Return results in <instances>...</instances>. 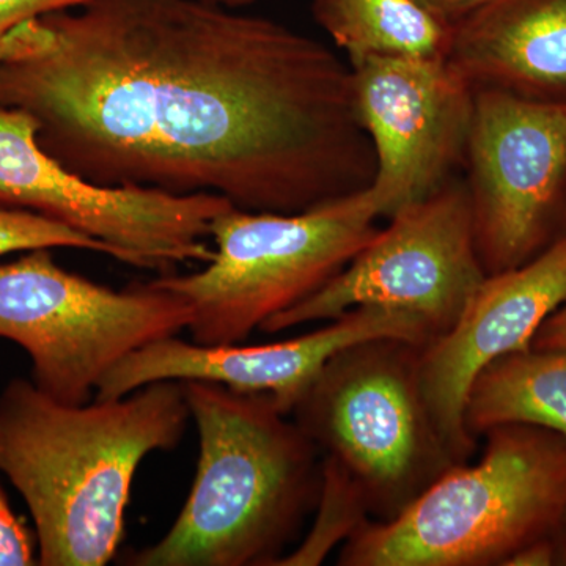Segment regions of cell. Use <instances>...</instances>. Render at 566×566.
<instances>
[{
    "label": "cell",
    "mask_w": 566,
    "mask_h": 566,
    "mask_svg": "<svg viewBox=\"0 0 566 566\" xmlns=\"http://www.w3.org/2000/svg\"><path fill=\"white\" fill-rule=\"evenodd\" d=\"M312 13L346 61L444 59L453 28L417 0H312Z\"/></svg>",
    "instance_id": "obj_16"
},
{
    "label": "cell",
    "mask_w": 566,
    "mask_h": 566,
    "mask_svg": "<svg viewBox=\"0 0 566 566\" xmlns=\"http://www.w3.org/2000/svg\"><path fill=\"white\" fill-rule=\"evenodd\" d=\"M447 59L475 88L566 99V0H490L453 28Z\"/></svg>",
    "instance_id": "obj_14"
},
{
    "label": "cell",
    "mask_w": 566,
    "mask_h": 566,
    "mask_svg": "<svg viewBox=\"0 0 566 566\" xmlns=\"http://www.w3.org/2000/svg\"><path fill=\"white\" fill-rule=\"evenodd\" d=\"M0 107L102 186L293 214L370 188L353 71L322 41L203 0H87L0 39Z\"/></svg>",
    "instance_id": "obj_1"
},
{
    "label": "cell",
    "mask_w": 566,
    "mask_h": 566,
    "mask_svg": "<svg viewBox=\"0 0 566 566\" xmlns=\"http://www.w3.org/2000/svg\"><path fill=\"white\" fill-rule=\"evenodd\" d=\"M39 565L35 532L11 509L0 485V566Z\"/></svg>",
    "instance_id": "obj_19"
},
{
    "label": "cell",
    "mask_w": 566,
    "mask_h": 566,
    "mask_svg": "<svg viewBox=\"0 0 566 566\" xmlns=\"http://www.w3.org/2000/svg\"><path fill=\"white\" fill-rule=\"evenodd\" d=\"M348 63L357 115L375 151L368 189L389 218L438 191L465 163L475 87L447 57Z\"/></svg>",
    "instance_id": "obj_11"
},
{
    "label": "cell",
    "mask_w": 566,
    "mask_h": 566,
    "mask_svg": "<svg viewBox=\"0 0 566 566\" xmlns=\"http://www.w3.org/2000/svg\"><path fill=\"white\" fill-rule=\"evenodd\" d=\"M36 132L28 112L0 107V208L69 226L106 245L112 259L140 270L210 262L212 222L233 207L229 200L95 185L48 155Z\"/></svg>",
    "instance_id": "obj_8"
},
{
    "label": "cell",
    "mask_w": 566,
    "mask_h": 566,
    "mask_svg": "<svg viewBox=\"0 0 566 566\" xmlns=\"http://www.w3.org/2000/svg\"><path fill=\"white\" fill-rule=\"evenodd\" d=\"M389 219L333 281L259 331L279 334L331 322L359 305H379L420 316L433 340L449 333L486 277L476 253L468 186L447 181Z\"/></svg>",
    "instance_id": "obj_9"
},
{
    "label": "cell",
    "mask_w": 566,
    "mask_h": 566,
    "mask_svg": "<svg viewBox=\"0 0 566 566\" xmlns=\"http://www.w3.org/2000/svg\"><path fill=\"white\" fill-rule=\"evenodd\" d=\"M378 218L368 188L293 214L232 207L212 222L202 271L153 283L191 304L193 344H241L340 274L379 232Z\"/></svg>",
    "instance_id": "obj_6"
},
{
    "label": "cell",
    "mask_w": 566,
    "mask_h": 566,
    "mask_svg": "<svg viewBox=\"0 0 566 566\" xmlns=\"http://www.w3.org/2000/svg\"><path fill=\"white\" fill-rule=\"evenodd\" d=\"M203 2L214 3V6L226 7V9L240 10L252 6L256 0H203Z\"/></svg>",
    "instance_id": "obj_25"
},
{
    "label": "cell",
    "mask_w": 566,
    "mask_h": 566,
    "mask_svg": "<svg viewBox=\"0 0 566 566\" xmlns=\"http://www.w3.org/2000/svg\"><path fill=\"white\" fill-rule=\"evenodd\" d=\"M316 520L303 545L279 565H319L342 539H348L368 517L363 494L340 465L323 458V485Z\"/></svg>",
    "instance_id": "obj_17"
},
{
    "label": "cell",
    "mask_w": 566,
    "mask_h": 566,
    "mask_svg": "<svg viewBox=\"0 0 566 566\" xmlns=\"http://www.w3.org/2000/svg\"><path fill=\"white\" fill-rule=\"evenodd\" d=\"M35 249H81L109 255V249L87 234L31 211L0 208V256Z\"/></svg>",
    "instance_id": "obj_18"
},
{
    "label": "cell",
    "mask_w": 566,
    "mask_h": 566,
    "mask_svg": "<svg viewBox=\"0 0 566 566\" xmlns=\"http://www.w3.org/2000/svg\"><path fill=\"white\" fill-rule=\"evenodd\" d=\"M556 565V545L553 536L539 538L521 547L504 566H553Z\"/></svg>",
    "instance_id": "obj_23"
},
{
    "label": "cell",
    "mask_w": 566,
    "mask_h": 566,
    "mask_svg": "<svg viewBox=\"0 0 566 566\" xmlns=\"http://www.w3.org/2000/svg\"><path fill=\"white\" fill-rule=\"evenodd\" d=\"M199 461L180 515L134 566H275L318 505L323 455L268 394L181 381Z\"/></svg>",
    "instance_id": "obj_3"
},
{
    "label": "cell",
    "mask_w": 566,
    "mask_h": 566,
    "mask_svg": "<svg viewBox=\"0 0 566 566\" xmlns=\"http://www.w3.org/2000/svg\"><path fill=\"white\" fill-rule=\"evenodd\" d=\"M504 423L535 424L566 438L565 352L528 348L480 371L465 400V430L476 439Z\"/></svg>",
    "instance_id": "obj_15"
},
{
    "label": "cell",
    "mask_w": 566,
    "mask_h": 566,
    "mask_svg": "<svg viewBox=\"0 0 566 566\" xmlns=\"http://www.w3.org/2000/svg\"><path fill=\"white\" fill-rule=\"evenodd\" d=\"M189 420L181 381L74 406L11 379L0 394V472L31 512L39 565L109 564L137 469L180 444Z\"/></svg>",
    "instance_id": "obj_2"
},
{
    "label": "cell",
    "mask_w": 566,
    "mask_h": 566,
    "mask_svg": "<svg viewBox=\"0 0 566 566\" xmlns=\"http://www.w3.org/2000/svg\"><path fill=\"white\" fill-rule=\"evenodd\" d=\"M556 545V565L566 566V524L553 535Z\"/></svg>",
    "instance_id": "obj_24"
},
{
    "label": "cell",
    "mask_w": 566,
    "mask_h": 566,
    "mask_svg": "<svg viewBox=\"0 0 566 566\" xmlns=\"http://www.w3.org/2000/svg\"><path fill=\"white\" fill-rule=\"evenodd\" d=\"M566 301V234L516 270L486 275L449 333L422 346L424 403L457 464L469 463L476 439L464 427L469 390L488 364L531 348L536 331Z\"/></svg>",
    "instance_id": "obj_13"
},
{
    "label": "cell",
    "mask_w": 566,
    "mask_h": 566,
    "mask_svg": "<svg viewBox=\"0 0 566 566\" xmlns=\"http://www.w3.org/2000/svg\"><path fill=\"white\" fill-rule=\"evenodd\" d=\"M531 348L566 353V301L538 327Z\"/></svg>",
    "instance_id": "obj_21"
},
{
    "label": "cell",
    "mask_w": 566,
    "mask_h": 566,
    "mask_svg": "<svg viewBox=\"0 0 566 566\" xmlns=\"http://www.w3.org/2000/svg\"><path fill=\"white\" fill-rule=\"evenodd\" d=\"M424 9L431 11L439 20L455 28L458 22L474 13L490 0H417Z\"/></svg>",
    "instance_id": "obj_22"
},
{
    "label": "cell",
    "mask_w": 566,
    "mask_h": 566,
    "mask_svg": "<svg viewBox=\"0 0 566 566\" xmlns=\"http://www.w3.org/2000/svg\"><path fill=\"white\" fill-rule=\"evenodd\" d=\"M87 0H0V39L21 22L51 13L80 7Z\"/></svg>",
    "instance_id": "obj_20"
},
{
    "label": "cell",
    "mask_w": 566,
    "mask_h": 566,
    "mask_svg": "<svg viewBox=\"0 0 566 566\" xmlns=\"http://www.w3.org/2000/svg\"><path fill=\"white\" fill-rule=\"evenodd\" d=\"M371 338L424 346L433 335L420 316L379 305H359L314 333L270 345H199L172 335L128 354L104 376L95 398L123 397L156 381L199 379L268 394L290 416L335 353Z\"/></svg>",
    "instance_id": "obj_12"
},
{
    "label": "cell",
    "mask_w": 566,
    "mask_h": 566,
    "mask_svg": "<svg viewBox=\"0 0 566 566\" xmlns=\"http://www.w3.org/2000/svg\"><path fill=\"white\" fill-rule=\"evenodd\" d=\"M192 318L180 294L153 281L112 290L66 271L51 249L0 264V338L29 354L31 381L61 403H88L128 354L180 334Z\"/></svg>",
    "instance_id": "obj_7"
},
{
    "label": "cell",
    "mask_w": 566,
    "mask_h": 566,
    "mask_svg": "<svg viewBox=\"0 0 566 566\" xmlns=\"http://www.w3.org/2000/svg\"><path fill=\"white\" fill-rule=\"evenodd\" d=\"M422 346L371 338L335 353L294 406L297 427L392 521L457 465L424 403Z\"/></svg>",
    "instance_id": "obj_5"
},
{
    "label": "cell",
    "mask_w": 566,
    "mask_h": 566,
    "mask_svg": "<svg viewBox=\"0 0 566 566\" xmlns=\"http://www.w3.org/2000/svg\"><path fill=\"white\" fill-rule=\"evenodd\" d=\"M465 163L476 253L486 275L531 263L560 240L566 99L475 88Z\"/></svg>",
    "instance_id": "obj_10"
},
{
    "label": "cell",
    "mask_w": 566,
    "mask_h": 566,
    "mask_svg": "<svg viewBox=\"0 0 566 566\" xmlns=\"http://www.w3.org/2000/svg\"><path fill=\"white\" fill-rule=\"evenodd\" d=\"M480 463L457 464L392 521H365L342 566H497L556 534L566 516V438L490 428Z\"/></svg>",
    "instance_id": "obj_4"
},
{
    "label": "cell",
    "mask_w": 566,
    "mask_h": 566,
    "mask_svg": "<svg viewBox=\"0 0 566 566\" xmlns=\"http://www.w3.org/2000/svg\"><path fill=\"white\" fill-rule=\"evenodd\" d=\"M565 524H566V516H565Z\"/></svg>",
    "instance_id": "obj_26"
}]
</instances>
